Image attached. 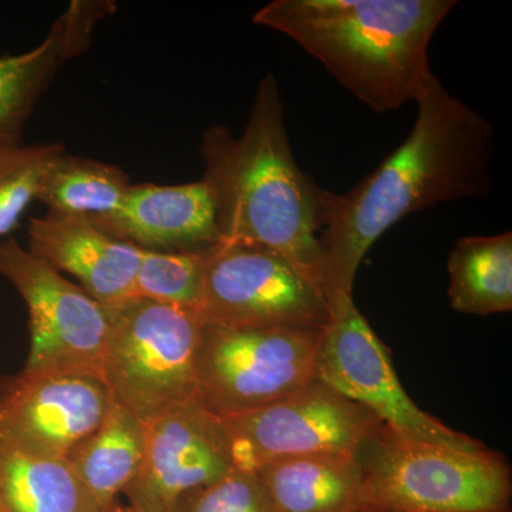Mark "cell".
Wrapping results in <instances>:
<instances>
[{"instance_id":"obj_14","label":"cell","mask_w":512,"mask_h":512,"mask_svg":"<svg viewBox=\"0 0 512 512\" xmlns=\"http://www.w3.org/2000/svg\"><path fill=\"white\" fill-rule=\"evenodd\" d=\"M116 9L111 0H73L39 46L0 57V150L25 144L26 124L43 94L64 64L90 49L97 26Z\"/></svg>"},{"instance_id":"obj_6","label":"cell","mask_w":512,"mask_h":512,"mask_svg":"<svg viewBox=\"0 0 512 512\" xmlns=\"http://www.w3.org/2000/svg\"><path fill=\"white\" fill-rule=\"evenodd\" d=\"M323 330L204 322L197 356L202 407L218 419H228L299 392L316 379Z\"/></svg>"},{"instance_id":"obj_4","label":"cell","mask_w":512,"mask_h":512,"mask_svg":"<svg viewBox=\"0 0 512 512\" xmlns=\"http://www.w3.org/2000/svg\"><path fill=\"white\" fill-rule=\"evenodd\" d=\"M362 511L512 512V471L503 454L397 436L386 426L357 454Z\"/></svg>"},{"instance_id":"obj_11","label":"cell","mask_w":512,"mask_h":512,"mask_svg":"<svg viewBox=\"0 0 512 512\" xmlns=\"http://www.w3.org/2000/svg\"><path fill=\"white\" fill-rule=\"evenodd\" d=\"M143 464L124 495L140 512H170L183 495L234 470L218 417L200 400L144 424Z\"/></svg>"},{"instance_id":"obj_12","label":"cell","mask_w":512,"mask_h":512,"mask_svg":"<svg viewBox=\"0 0 512 512\" xmlns=\"http://www.w3.org/2000/svg\"><path fill=\"white\" fill-rule=\"evenodd\" d=\"M111 400L96 377L26 375L0 379V437L37 456L64 458L103 423Z\"/></svg>"},{"instance_id":"obj_3","label":"cell","mask_w":512,"mask_h":512,"mask_svg":"<svg viewBox=\"0 0 512 512\" xmlns=\"http://www.w3.org/2000/svg\"><path fill=\"white\" fill-rule=\"evenodd\" d=\"M457 0H274L252 22L298 43L376 113L417 103L439 77L429 47Z\"/></svg>"},{"instance_id":"obj_13","label":"cell","mask_w":512,"mask_h":512,"mask_svg":"<svg viewBox=\"0 0 512 512\" xmlns=\"http://www.w3.org/2000/svg\"><path fill=\"white\" fill-rule=\"evenodd\" d=\"M86 221L141 251L205 252L222 242L214 202L202 180L133 184L119 210Z\"/></svg>"},{"instance_id":"obj_22","label":"cell","mask_w":512,"mask_h":512,"mask_svg":"<svg viewBox=\"0 0 512 512\" xmlns=\"http://www.w3.org/2000/svg\"><path fill=\"white\" fill-rule=\"evenodd\" d=\"M62 143L22 144L0 150V239L19 225L36 201L47 167L62 151Z\"/></svg>"},{"instance_id":"obj_2","label":"cell","mask_w":512,"mask_h":512,"mask_svg":"<svg viewBox=\"0 0 512 512\" xmlns=\"http://www.w3.org/2000/svg\"><path fill=\"white\" fill-rule=\"evenodd\" d=\"M200 151L222 242L271 249L323 291L320 231L329 191L296 163L274 74L259 80L244 131L205 128Z\"/></svg>"},{"instance_id":"obj_18","label":"cell","mask_w":512,"mask_h":512,"mask_svg":"<svg viewBox=\"0 0 512 512\" xmlns=\"http://www.w3.org/2000/svg\"><path fill=\"white\" fill-rule=\"evenodd\" d=\"M0 512H103L64 458L37 456L0 437Z\"/></svg>"},{"instance_id":"obj_15","label":"cell","mask_w":512,"mask_h":512,"mask_svg":"<svg viewBox=\"0 0 512 512\" xmlns=\"http://www.w3.org/2000/svg\"><path fill=\"white\" fill-rule=\"evenodd\" d=\"M30 254L57 272L79 281L80 288L104 306L133 298L143 251L104 234L83 218L46 212L29 220Z\"/></svg>"},{"instance_id":"obj_9","label":"cell","mask_w":512,"mask_h":512,"mask_svg":"<svg viewBox=\"0 0 512 512\" xmlns=\"http://www.w3.org/2000/svg\"><path fill=\"white\" fill-rule=\"evenodd\" d=\"M205 258L204 322L265 329L328 326L332 313L325 293L271 249L221 242Z\"/></svg>"},{"instance_id":"obj_1","label":"cell","mask_w":512,"mask_h":512,"mask_svg":"<svg viewBox=\"0 0 512 512\" xmlns=\"http://www.w3.org/2000/svg\"><path fill=\"white\" fill-rule=\"evenodd\" d=\"M416 104L406 140L352 190L328 192L320 245L330 313L352 298L357 269L387 229L413 212L487 197L493 190L491 121L448 93L439 79Z\"/></svg>"},{"instance_id":"obj_19","label":"cell","mask_w":512,"mask_h":512,"mask_svg":"<svg viewBox=\"0 0 512 512\" xmlns=\"http://www.w3.org/2000/svg\"><path fill=\"white\" fill-rule=\"evenodd\" d=\"M454 311L488 316L512 311V234L458 239L447 264Z\"/></svg>"},{"instance_id":"obj_25","label":"cell","mask_w":512,"mask_h":512,"mask_svg":"<svg viewBox=\"0 0 512 512\" xmlns=\"http://www.w3.org/2000/svg\"><path fill=\"white\" fill-rule=\"evenodd\" d=\"M360 512H382V511H370V510H363V511H360Z\"/></svg>"},{"instance_id":"obj_5","label":"cell","mask_w":512,"mask_h":512,"mask_svg":"<svg viewBox=\"0 0 512 512\" xmlns=\"http://www.w3.org/2000/svg\"><path fill=\"white\" fill-rule=\"evenodd\" d=\"M109 309L101 382L144 424L198 399L200 313L130 298Z\"/></svg>"},{"instance_id":"obj_17","label":"cell","mask_w":512,"mask_h":512,"mask_svg":"<svg viewBox=\"0 0 512 512\" xmlns=\"http://www.w3.org/2000/svg\"><path fill=\"white\" fill-rule=\"evenodd\" d=\"M144 447L143 421L113 402L103 423L74 446L64 460L100 510L106 512L137 477Z\"/></svg>"},{"instance_id":"obj_8","label":"cell","mask_w":512,"mask_h":512,"mask_svg":"<svg viewBox=\"0 0 512 512\" xmlns=\"http://www.w3.org/2000/svg\"><path fill=\"white\" fill-rule=\"evenodd\" d=\"M220 421L232 467L249 473L286 457L357 456L383 426L318 377L278 402Z\"/></svg>"},{"instance_id":"obj_23","label":"cell","mask_w":512,"mask_h":512,"mask_svg":"<svg viewBox=\"0 0 512 512\" xmlns=\"http://www.w3.org/2000/svg\"><path fill=\"white\" fill-rule=\"evenodd\" d=\"M170 512H274L258 474L234 468L215 483L183 495Z\"/></svg>"},{"instance_id":"obj_20","label":"cell","mask_w":512,"mask_h":512,"mask_svg":"<svg viewBox=\"0 0 512 512\" xmlns=\"http://www.w3.org/2000/svg\"><path fill=\"white\" fill-rule=\"evenodd\" d=\"M131 185L119 165L64 150L47 167L36 201L49 212L90 220L119 210Z\"/></svg>"},{"instance_id":"obj_16","label":"cell","mask_w":512,"mask_h":512,"mask_svg":"<svg viewBox=\"0 0 512 512\" xmlns=\"http://www.w3.org/2000/svg\"><path fill=\"white\" fill-rule=\"evenodd\" d=\"M274 512H360L363 470L353 454L286 457L255 471Z\"/></svg>"},{"instance_id":"obj_24","label":"cell","mask_w":512,"mask_h":512,"mask_svg":"<svg viewBox=\"0 0 512 512\" xmlns=\"http://www.w3.org/2000/svg\"><path fill=\"white\" fill-rule=\"evenodd\" d=\"M106 512H140V511L136 510V508L131 507V505L116 504V505H113V507H111L110 510H107Z\"/></svg>"},{"instance_id":"obj_7","label":"cell","mask_w":512,"mask_h":512,"mask_svg":"<svg viewBox=\"0 0 512 512\" xmlns=\"http://www.w3.org/2000/svg\"><path fill=\"white\" fill-rule=\"evenodd\" d=\"M0 275L29 311L26 375H73L101 380L109 309L9 237L0 241Z\"/></svg>"},{"instance_id":"obj_21","label":"cell","mask_w":512,"mask_h":512,"mask_svg":"<svg viewBox=\"0 0 512 512\" xmlns=\"http://www.w3.org/2000/svg\"><path fill=\"white\" fill-rule=\"evenodd\" d=\"M205 252L143 251L133 298L200 313L207 269Z\"/></svg>"},{"instance_id":"obj_10","label":"cell","mask_w":512,"mask_h":512,"mask_svg":"<svg viewBox=\"0 0 512 512\" xmlns=\"http://www.w3.org/2000/svg\"><path fill=\"white\" fill-rule=\"evenodd\" d=\"M316 377L369 410L387 429L406 439L480 450L485 444L450 429L421 410L403 389L389 349L353 298L339 303L320 339Z\"/></svg>"}]
</instances>
